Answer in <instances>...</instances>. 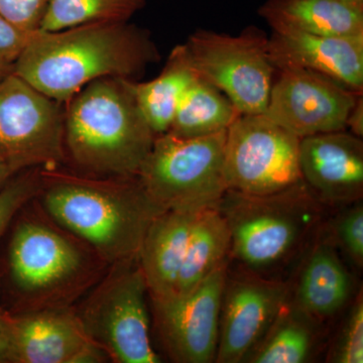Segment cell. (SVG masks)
<instances>
[{"label": "cell", "instance_id": "cell-23", "mask_svg": "<svg viewBox=\"0 0 363 363\" xmlns=\"http://www.w3.org/2000/svg\"><path fill=\"white\" fill-rule=\"evenodd\" d=\"M240 116L225 94L197 76L182 99L168 133L179 138L214 135L228 130Z\"/></svg>", "mask_w": 363, "mask_h": 363}, {"label": "cell", "instance_id": "cell-34", "mask_svg": "<svg viewBox=\"0 0 363 363\" xmlns=\"http://www.w3.org/2000/svg\"><path fill=\"white\" fill-rule=\"evenodd\" d=\"M345 1H350L357 4H363V0H345Z\"/></svg>", "mask_w": 363, "mask_h": 363}, {"label": "cell", "instance_id": "cell-9", "mask_svg": "<svg viewBox=\"0 0 363 363\" xmlns=\"http://www.w3.org/2000/svg\"><path fill=\"white\" fill-rule=\"evenodd\" d=\"M301 138L262 114H241L226 133L224 176L228 190L267 195L303 182Z\"/></svg>", "mask_w": 363, "mask_h": 363}, {"label": "cell", "instance_id": "cell-28", "mask_svg": "<svg viewBox=\"0 0 363 363\" xmlns=\"http://www.w3.org/2000/svg\"><path fill=\"white\" fill-rule=\"evenodd\" d=\"M51 0H0V16L21 30L35 32Z\"/></svg>", "mask_w": 363, "mask_h": 363}, {"label": "cell", "instance_id": "cell-17", "mask_svg": "<svg viewBox=\"0 0 363 363\" xmlns=\"http://www.w3.org/2000/svg\"><path fill=\"white\" fill-rule=\"evenodd\" d=\"M322 226L301 259L290 298L306 314L324 324L350 305L354 281L342 255Z\"/></svg>", "mask_w": 363, "mask_h": 363}, {"label": "cell", "instance_id": "cell-3", "mask_svg": "<svg viewBox=\"0 0 363 363\" xmlns=\"http://www.w3.org/2000/svg\"><path fill=\"white\" fill-rule=\"evenodd\" d=\"M0 267L11 300L9 311L73 307L102 278L108 264L52 220L37 197L14 218Z\"/></svg>", "mask_w": 363, "mask_h": 363}, {"label": "cell", "instance_id": "cell-33", "mask_svg": "<svg viewBox=\"0 0 363 363\" xmlns=\"http://www.w3.org/2000/svg\"><path fill=\"white\" fill-rule=\"evenodd\" d=\"M13 65L0 61V79L6 77V76L9 75V74L13 73Z\"/></svg>", "mask_w": 363, "mask_h": 363}, {"label": "cell", "instance_id": "cell-4", "mask_svg": "<svg viewBox=\"0 0 363 363\" xmlns=\"http://www.w3.org/2000/svg\"><path fill=\"white\" fill-rule=\"evenodd\" d=\"M324 207L304 181L267 195L227 190L218 209L230 233V262L262 278L285 281L284 274L319 233Z\"/></svg>", "mask_w": 363, "mask_h": 363}, {"label": "cell", "instance_id": "cell-21", "mask_svg": "<svg viewBox=\"0 0 363 363\" xmlns=\"http://www.w3.org/2000/svg\"><path fill=\"white\" fill-rule=\"evenodd\" d=\"M322 325L302 311L289 297L245 362H310L321 342Z\"/></svg>", "mask_w": 363, "mask_h": 363}, {"label": "cell", "instance_id": "cell-7", "mask_svg": "<svg viewBox=\"0 0 363 363\" xmlns=\"http://www.w3.org/2000/svg\"><path fill=\"white\" fill-rule=\"evenodd\" d=\"M226 133L200 138L157 135L136 176L145 192L164 211L218 207L228 190L224 176Z\"/></svg>", "mask_w": 363, "mask_h": 363}, {"label": "cell", "instance_id": "cell-8", "mask_svg": "<svg viewBox=\"0 0 363 363\" xmlns=\"http://www.w3.org/2000/svg\"><path fill=\"white\" fill-rule=\"evenodd\" d=\"M184 45L197 75L225 94L240 114L266 111L277 69L264 32L255 26L238 35L198 30Z\"/></svg>", "mask_w": 363, "mask_h": 363}, {"label": "cell", "instance_id": "cell-10", "mask_svg": "<svg viewBox=\"0 0 363 363\" xmlns=\"http://www.w3.org/2000/svg\"><path fill=\"white\" fill-rule=\"evenodd\" d=\"M20 76L0 79V162L55 168L65 162V111Z\"/></svg>", "mask_w": 363, "mask_h": 363}, {"label": "cell", "instance_id": "cell-13", "mask_svg": "<svg viewBox=\"0 0 363 363\" xmlns=\"http://www.w3.org/2000/svg\"><path fill=\"white\" fill-rule=\"evenodd\" d=\"M289 281L227 271L222 294L218 363L245 362L290 297Z\"/></svg>", "mask_w": 363, "mask_h": 363}, {"label": "cell", "instance_id": "cell-24", "mask_svg": "<svg viewBox=\"0 0 363 363\" xmlns=\"http://www.w3.org/2000/svg\"><path fill=\"white\" fill-rule=\"evenodd\" d=\"M147 0H51L40 30L56 32L95 23H126Z\"/></svg>", "mask_w": 363, "mask_h": 363}, {"label": "cell", "instance_id": "cell-18", "mask_svg": "<svg viewBox=\"0 0 363 363\" xmlns=\"http://www.w3.org/2000/svg\"><path fill=\"white\" fill-rule=\"evenodd\" d=\"M197 212L166 210L150 223L138 253L149 298L175 296Z\"/></svg>", "mask_w": 363, "mask_h": 363}, {"label": "cell", "instance_id": "cell-5", "mask_svg": "<svg viewBox=\"0 0 363 363\" xmlns=\"http://www.w3.org/2000/svg\"><path fill=\"white\" fill-rule=\"evenodd\" d=\"M130 79L90 83L67 102L64 143L79 172L102 177H135L154 145Z\"/></svg>", "mask_w": 363, "mask_h": 363}, {"label": "cell", "instance_id": "cell-1", "mask_svg": "<svg viewBox=\"0 0 363 363\" xmlns=\"http://www.w3.org/2000/svg\"><path fill=\"white\" fill-rule=\"evenodd\" d=\"M37 200L45 213L108 266L138 259L147 229L164 210L138 177H102L40 168Z\"/></svg>", "mask_w": 363, "mask_h": 363}, {"label": "cell", "instance_id": "cell-20", "mask_svg": "<svg viewBox=\"0 0 363 363\" xmlns=\"http://www.w3.org/2000/svg\"><path fill=\"white\" fill-rule=\"evenodd\" d=\"M197 76L185 45H179L157 77L131 82L138 107L155 135L168 133L182 99Z\"/></svg>", "mask_w": 363, "mask_h": 363}, {"label": "cell", "instance_id": "cell-29", "mask_svg": "<svg viewBox=\"0 0 363 363\" xmlns=\"http://www.w3.org/2000/svg\"><path fill=\"white\" fill-rule=\"evenodd\" d=\"M37 32L21 30L0 16V61L13 65Z\"/></svg>", "mask_w": 363, "mask_h": 363}, {"label": "cell", "instance_id": "cell-2", "mask_svg": "<svg viewBox=\"0 0 363 363\" xmlns=\"http://www.w3.org/2000/svg\"><path fill=\"white\" fill-rule=\"evenodd\" d=\"M160 60L149 33L126 23H87L38 30L13 73L60 104L102 78L133 79Z\"/></svg>", "mask_w": 363, "mask_h": 363}, {"label": "cell", "instance_id": "cell-19", "mask_svg": "<svg viewBox=\"0 0 363 363\" xmlns=\"http://www.w3.org/2000/svg\"><path fill=\"white\" fill-rule=\"evenodd\" d=\"M259 14L274 33L363 35V4L345 0H267Z\"/></svg>", "mask_w": 363, "mask_h": 363}, {"label": "cell", "instance_id": "cell-25", "mask_svg": "<svg viewBox=\"0 0 363 363\" xmlns=\"http://www.w3.org/2000/svg\"><path fill=\"white\" fill-rule=\"evenodd\" d=\"M328 228L323 229L339 252L357 269H363V204L362 200L343 205L332 217ZM323 228V226H322Z\"/></svg>", "mask_w": 363, "mask_h": 363}, {"label": "cell", "instance_id": "cell-14", "mask_svg": "<svg viewBox=\"0 0 363 363\" xmlns=\"http://www.w3.org/2000/svg\"><path fill=\"white\" fill-rule=\"evenodd\" d=\"M6 323L9 363L108 362L104 351L88 337L73 307L6 310Z\"/></svg>", "mask_w": 363, "mask_h": 363}, {"label": "cell", "instance_id": "cell-27", "mask_svg": "<svg viewBox=\"0 0 363 363\" xmlns=\"http://www.w3.org/2000/svg\"><path fill=\"white\" fill-rule=\"evenodd\" d=\"M40 168L23 169L0 188V240L28 202L39 195Z\"/></svg>", "mask_w": 363, "mask_h": 363}, {"label": "cell", "instance_id": "cell-32", "mask_svg": "<svg viewBox=\"0 0 363 363\" xmlns=\"http://www.w3.org/2000/svg\"><path fill=\"white\" fill-rule=\"evenodd\" d=\"M23 171V169L14 166V164H1L0 162V188L6 185L7 182L11 180V178L16 174Z\"/></svg>", "mask_w": 363, "mask_h": 363}, {"label": "cell", "instance_id": "cell-31", "mask_svg": "<svg viewBox=\"0 0 363 363\" xmlns=\"http://www.w3.org/2000/svg\"><path fill=\"white\" fill-rule=\"evenodd\" d=\"M1 279V271H0ZM0 363H9V340L7 330L6 310L0 304Z\"/></svg>", "mask_w": 363, "mask_h": 363}, {"label": "cell", "instance_id": "cell-16", "mask_svg": "<svg viewBox=\"0 0 363 363\" xmlns=\"http://www.w3.org/2000/svg\"><path fill=\"white\" fill-rule=\"evenodd\" d=\"M269 51L277 70L300 68L316 72L362 94L363 35L336 37L272 32Z\"/></svg>", "mask_w": 363, "mask_h": 363}, {"label": "cell", "instance_id": "cell-12", "mask_svg": "<svg viewBox=\"0 0 363 363\" xmlns=\"http://www.w3.org/2000/svg\"><path fill=\"white\" fill-rule=\"evenodd\" d=\"M264 116L298 138L346 130L360 93L316 72L277 70Z\"/></svg>", "mask_w": 363, "mask_h": 363}, {"label": "cell", "instance_id": "cell-6", "mask_svg": "<svg viewBox=\"0 0 363 363\" xmlns=\"http://www.w3.org/2000/svg\"><path fill=\"white\" fill-rule=\"evenodd\" d=\"M147 281L138 259L116 262L73 306L83 328L108 360L160 363L152 346Z\"/></svg>", "mask_w": 363, "mask_h": 363}, {"label": "cell", "instance_id": "cell-26", "mask_svg": "<svg viewBox=\"0 0 363 363\" xmlns=\"http://www.w3.org/2000/svg\"><path fill=\"white\" fill-rule=\"evenodd\" d=\"M346 307L340 328L329 350L327 362L332 363L363 362V300L358 294Z\"/></svg>", "mask_w": 363, "mask_h": 363}, {"label": "cell", "instance_id": "cell-30", "mask_svg": "<svg viewBox=\"0 0 363 363\" xmlns=\"http://www.w3.org/2000/svg\"><path fill=\"white\" fill-rule=\"evenodd\" d=\"M346 130H350L352 135L362 138L363 136V98L359 96L357 104L351 111L348 116L347 123H346Z\"/></svg>", "mask_w": 363, "mask_h": 363}, {"label": "cell", "instance_id": "cell-11", "mask_svg": "<svg viewBox=\"0 0 363 363\" xmlns=\"http://www.w3.org/2000/svg\"><path fill=\"white\" fill-rule=\"evenodd\" d=\"M229 264L210 274L190 292L150 298L157 337L172 362H215L222 294Z\"/></svg>", "mask_w": 363, "mask_h": 363}, {"label": "cell", "instance_id": "cell-22", "mask_svg": "<svg viewBox=\"0 0 363 363\" xmlns=\"http://www.w3.org/2000/svg\"><path fill=\"white\" fill-rule=\"evenodd\" d=\"M231 238L218 207L196 214L189 236L176 295L190 292L210 274L230 262Z\"/></svg>", "mask_w": 363, "mask_h": 363}, {"label": "cell", "instance_id": "cell-15", "mask_svg": "<svg viewBox=\"0 0 363 363\" xmlns=\"http://www.w3.org/2000/svg\"><path fill=\"white\" fill-rule=\"evenodd\" d=\"M303 181L325 206L362 200V138L347 130L301 138Z\"/></svg>", "mask_w": 363, "mask_h": 363}]
</instances>
